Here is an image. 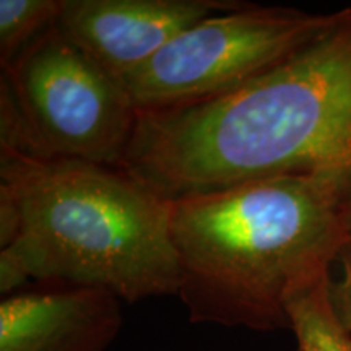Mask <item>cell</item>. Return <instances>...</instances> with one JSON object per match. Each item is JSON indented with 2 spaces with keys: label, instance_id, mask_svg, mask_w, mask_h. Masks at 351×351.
Here are the masks:
<instances>
[{
  "label": "cell",
  "instance_id": "obj_1",
  "mask_svg": "<svg viewBox=\"0 0 351 351\" xmlns=\"http://www.w3.org/2000/svg\"><path fill=\"white\" fill-rule=\"evenodd\" d=\"M166 200L351 171V7L256 80L192 106L138 111L122 168Z\"/></svg>",
  "mask_w": 351,
  "mask_h": 351
},
{
  "label": "cell",
  "instance_id": "obj_8",
  "mask_svg": "<svg viewBox=\"0 0 351 351\" xmlns=\"http://www.w3.org/2000/svg\"><path fill=\"white\" fill-rule=\"evenodd\" d=\"M330 282L328 275L288 302L289 330L300 351H351V333L333 306Z\"/></svg>",
  "mask_w": 351,
  "mask_h": 351
},
{
  "label": "cell",
  "instance_id": "obj_4",
  "mask_svg": "<svg viewBox=\"0 0 351 351\" xmlns=\"http://www.w3.org/2000/svg\"><path fill=\"white\" fill-rule=\"evenodd\" d=\"M138 111L117 78L51 28L0 73V150L122 168Z\"/></svg>",
  "mask_w": 351,
  "mask_h": 351
},
{
  "label": "cell",
  "instance_id": "obj_5",
  "mask_svg": "<svg viewBox=\"0 0 351 351\" xmlns=\"http://www.w3.org/2000/svg\"><path fill=\"white\" fill-rule=\"evenodd\" d=\"M343 16L345 8L313 15L247 3L184 29L119 82L137 111L192 106L256 80L327 34Z\"/></svg>",
  "mask_w": 351,
  "mask_h": 351
},
{
  "label": "cell",
  "instance_id": "obj_3",
  "mask_svg": "<svg viewBox=\"0 0 351 351\" xmlns=\"http://www.w3.org/2000/svg\"><path fill=\"white\" fill-rule=\"evenodd\" d=\"M345 176H291L169 200L178 296L194 324L289 328L288 302L346 249Z\"/></svg>",
  "mask_w": 351,
  "mask_h": 351
},
{
  "label": "cell",
  "instance_id": "obj_6",
  "mask_svg": "<svg viewBox=\"0 0 351 351\" xmlns=\"http://www.w3.org/2000/svg\"><path fill=\"white\" fill-rule=\"evenodd\" d=\"M238 0H62L56 28L114 78L138 69L169 41Z\"/></svg>",
  "mask_w": 351,
  "mask_h": 351
},
{
  "label": "cell",
  "instance_id": "obj_11",
  "mask_svg": "<svg viewBox=\"0 0 351 351\" xmlns=\"http://www.w3.org/2000/svg\"><path fill=\"white\" fill-rule=\"evenodd\" d=\"M341 207H343V221L346 230L345 251L351 256V171L343 179V200H341Z\"/></svg>",
  "mask_w": 351,
  "mask_h": 351
},
{
  "label": "cell",
  "instance_id": "obj_2",
  "mask_svg": "<svg viewBox=\"0 0 351 351\" xmlns=\"http://www.w3.org/2000/svg\"><path fill=\"white\" fill-rule=\"evenodd\" d=\"M169 205L124 169L0 150V293L34 280L178 296Z\"/></svg>",
  "mask_w": 351,
  "mask_h": 351
},
{
  "label": "cell",
  "instance_id": "obj_10",
  "mask_svg": "<svg viewBox=\"0 0 351 351\" xmlns=\"http://www.w3.org/2000/svg\"><path fill=\"white\" fill-rule=\"evenodd\" d=\"M341 275L339 280L330 282V296L337 314L346 330L351 333V256L346 251L340 256Z\"/></svg>",
  "mask_w": 351,
  "mask_h": 351
},
{
  "label": "cell",
  "instance_id": "obj_7",
  "mask_svg": "<svg viewBox=\"0 0 351 351\" xmlns=\"http://www.w3.org/2000/svg\"><path fill=\"white\" fill-rule=\"evenodd\" d=\"M121 327V300L98 288L52 287L0 302V351H104Z\"/></svg>",
  "mask_w": 351,
  "mask_h": 351
},
{
  "label": "cell",
  "instance_id": "obj_9",
  "mask_svg": "<svg viewBox=\"0 0 351 351\" xmlns=\"http://www.w3.org/2000/svg\"><path fill=\"white\" fill-rule=\"evenodd\" d=\"M62 0H0V65L7 67L54 28Z\"/></svg>",
  "mask_w": 351,
  "mask_h": 351
}]
</instances>
